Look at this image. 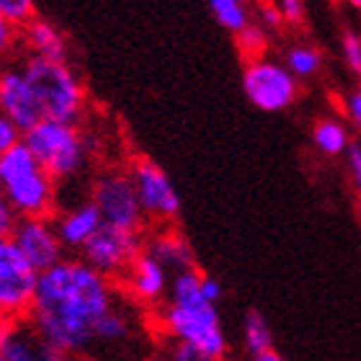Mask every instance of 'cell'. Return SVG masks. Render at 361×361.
Masks as SVG:
<instances>
[{"mask_svg":"<svg viewBox=\"0 0 361 361\" xmlns=\"http://www.w3.org/2000/svg\"><path fill=\"white\" fill-rule=\"evenodd\" d=\"M114 307L111 279L88 261L60 258L37 279L29 325L44 346V359H65L88 351L98 320Z\"/></svg>","mask_w":361,"mask_h":361,"instance_id":"cell-1","label":"cell"},{"mask_svg":"<svg viewBox=\"0 0 361 361\" xmlns=\"http://www.w3.org/2000/svg\"><path fill=\"white\" fill-rule=\"evenodd\" d=\"M163 328L173 341L194 346L202 361H219L227 356V336L219 323L217 302L204 297L202 274L196 269L178 271L171 279Z\"/></svg>","mask_w":361,"mask_h":361,"instance_id":"cell-2","label":"cell"},{"mask_svg":"<svg viewBox=\"0 0 361 361\" xmlns=\"http://www.w3.org/2000/svg\"><path fill=\"white\" fill-rule=\"evenodd\" d=\"M57 180L34 158L29 145L18 140L0 155V191L18 217H52Z\"/></svg>","mask_w":361,"mask_h":361,"instance_id":"cell-3","label":"cell"},{"mask_svg":"<svg viewBox=\"0 0 361 361\" xmlns=\"http://www.w3.org/2000/svg\"><path fill=\"white\" fill-rule=\"evenodd\" d=\"M21 140L54 180H68L80 173L93 150L90 140L78 129V121L42 119L26 129Z\"/></svg>","mask_w":361,"mask_h":361,"instance_id":"cell-4","label":"cell"},{"mask_svg":"<svg viewBox=\"0 0 361 361\" xmlns=\"http://www.w3.org/2000/svg\"><path fill=\"white\" fill-rule=\"evenodd\" d=\"M44 119L78 121L85 111V88L68 60L29 57L23 65Z\"/></svg>","mask_w":361,"mask_h":361,"instance_id":"cell-5","label":"cell"},{"mask_svg":"<svg viewBox=\"0 0 361 361\" xmlns=\"http://www.w3.org/2000/svg\"><path fill=\"white\" fill-rule=\"evenodd\" d=\"M39 271L26 261L11 235H0V315L29 317Z\"/></svg>","mask_w":361,"mask_h":361,"instance_id":"cell-6","label":"cell"},{"mask_svg":"<svg viewBox=\"0 0 361 361\" xmlns=\"http://www.w3.org/2000/svg\"><path fill=\"white\" fill-rule=\"evenodd\" d=\"M243 93L261 111H284L294 104L300 93L297 75L286 65H279L266 57L248 60L243 70Z\"/></svg>","mask_w":361,"mask_h":361,"instance_id":"cell-7","label":"cell"},{"mask_svg":"<svg viewBox=\"0 0 361 361\" xmlns=\"http://www.w3.org/2000/svg\"><path fill=\"white\" fill-rule=\"evenodd\" d=\"M145 250L142 235L140 230H129L119 225H104L98 227L93 238L85 243L80 253L83 261H88L96 271H101L109 279H124L129 266L135 264V258Z\"/></svg>","mask_w":361,"mask_h":361,"instance_id":"cell-8","label":"cell"},{"mask_svg":"<svg viewBox=\"0 0 361 361\" xmlns=\"http://www.w3.org/2000/svg\"><path fill=\"white\" fill-rule=\"evenodd\" d=\"M90 202L96 204L104 222H109V225L142 230L147 222L132 173H124V171H106L98 176L93 183Z\"/></svg>","mask_w":361,"mask_h":361,"instance_id":"cell-9","label":"cell"},{"mask_svg":"<svg viewBox=\"0 0 361 361\" xmlns=\"http://www.w3.org/2000/svg\"><path fill=\"white\" fill-rule=\"evenodd\" d=\"M132 180H135L137 196L142 204L145 217L152 222H173L180 212V199L176 194L173 180L158 163L147 158H140L129 168Z\"/></svg>","mask_w":361,"mask_h":361,"instance_id":"cell-10","label":"cell"},{"mask_svg":"<svg viewBox=\"0 0 361 361\" xmlns=\"http://www.w3.org/2000/svg\"><path fill=\"white\" fill-rule=\"evenodd\" d=\"M11 238L39 274L57 264L65 250L52 217H18Z\"/></svg>","mask_w":361,"mask_h":361,"instance_id":"cell-11","label":"cell"},{"mask_svg":"<svg viewBox=\"0 0 361 361\" xmlns=\"http://www.w3.org/2000/svg\"><path fill=\"white\" fill-rule=\"evenodd\" d=\"M0 111L13 121L16 127L26 132L37 121H42V109H39L37 98L26 73L21 70H3L0 73Z\"/></svg>","mask_w":361,"mask_h":361,"instance_id":"cell-12","label":"cell"},{"mask_svg":"<svg viewBox=\"0 0 361 361\" xmlns=\"http://www.w3.org/2000/svg\"><path fill=\"white\" fill-rule=\"evenodd\" d=\"M124 284H127L129 294L137 302L145 305H155L168 294L171 289V271L160 264L158 258L142 250L135 258V264L129 266V271L124 274Z\"/></svg>","mask_w":361,"mask_h":361,"instance_id":"cell-13","label":"cell"},{"mask_svg":"<svg viewBox=\"0 0 361 361\" xmlns=\"http://www.w3.org/2000/svg\"><path fill=\"white\" fill-rule=\"evenodd\" d=\"M21 44L29 49V57H44V60H68V42L54 23L44 18H29L18 29Z\"/></svg>","mask_w":361,"mask_h":361,"instance_id":"cell-14","label":"cell"},{"mask_svg":"<svg viewBox=\"0 0 361 361\" xmlns=\"http://www.w3.org/2000/svg\"><path fill=\"white\" fill-rule=\"evenodd\" d=\"M104 225V217H101V212L93 202H85V204H78L73 209H68L62 214L54 227H57V233H60V240L65 248H83L85 243L93 238L98 227Z\"/></svg>","mask_w":361,"mask_h":361,"instance_id":"cell-15","label":"cell"},{"mask_svg":"<svg viewBox=\"0 0 361 361\" xmlns=\"http://www.w3.org/2000/svg\"><path fill=\"white\" fill-rule=\"evenodd\" d=\"M147 253L158 258L160 264L166 266L168 271H186L194 269V250L188 245V240L183 235L173 233V230H166V233H155L145 245Z\"/></svg>","mask_w":361,"mask_h":361,"instance_id":"cell-16","label":"cell"},{"mask_svg":"<svg viewBox=\"0 0 361 361\" xmlns=\"http://www.w3.org/2000/svg\"><path fill=\"white\" fill-rule=\"evenodd\" d=\"M243 336H245V348L256 361H279L281 356L274 348V336H271V325L258 310H250L243 323Z\"/></svg>","mask_w":361,"mask_h":361,"instance_id":"cell-17","label":"cell"},{"mask_svg":"<svg viewBox=\"0 0 361 361\" xmlns=\"http://www.w3.org/2000/svg\"><path fill=\"white\" fill-rule=\"evenodd\" d=\"M44 359V346H42V338L37 336V331L29 325L26 328H18L13 323V331L8 333V341L3 346V354L0 361H37Z\"/></svg>","mask_w":361,"mask_h":361,"instance_id":"cell-18","label":"cell"},{"mask_svg":"<svg viewBox=\"0 0 361 361\" xmlns=\"http://www.w3.org/2000/svg\"><path fill=\"white\" fill-rule=\"evenodd\" d=\"M312 142H315V147L323 152V155H331V158H336V155H343V152H346V147L351 145V142H348L346 127H343L341 121H336V119L317 121L315 129H312Z\"/></svg>","mask_w":361,"mask_h":361,"instance_id":"cell-19","label":"cell"},{"mask_svg":"<svg viewBox=\"0 0 361 361\" xmlns=\"http://www.w3.org/2000/svg\"><path fill=\"white\" fill-rule=\"evenodd\" d=\"M209 11L214 16V21L230 34H238L250 23L248 0H209Z\"/></svg>","mask_w":361,"mask_h":361,"instance_id":"cell-20","label":"cell"},{"mask_svg":"<svg viewBox=\"0 0 361 361\" xmlns=\"http://www.w3.org/2000/svg\"><path fill=\"white\" fill-rule=\"evenodd\" d=\"M286 68L292 70L297 78H312L317 70L323 68V54L312 47H292L286 52Z\"/></svg>","mask_w":361,"mask_h":361,"instance_id":"cell-21","label":"cell"},{"mask_svg":"<svg viewBox=\"0 0 361 361\" xmlns=\"http://www.w3.org/2000/svg\"><path fill=\"white\" fill-rule=\"evenodd\" d=\"M129 336V317L124 312H119L116 307H111L96 328V341L98 343H119Z\"/></svg>","mask_w":361,"mask_h":361,"instance_id":"cell-22","label":"cell"},{"mask_svg":"<svg viewBox=\"0 0 361 361\" xmlns=\"http://www.w3.org/2000/svg\"><path fill=\"white\" fill-rule=\"evenodd\" d=\"M235 42H238V49H240V54L248 62V60H256V57H264L269 39H266V29L261 23H248L245 29H240L235 34Z\"/></svg>","mask_w":361,"mask_h":361,"instance_id":"cell-23","label":"cell"},{"mask_svg":"<svg viewBox=\"0 0 361 361\" xmlns=\"http://www.w3.org/2000/svg\"><path fill=\"white\" fill-rule=\"evenodd\" d=\"M0 13L16 26H21L37 16V0H0Z\"/></svg>","mask_w":361,"mask_h":361,"instance_id":"cell-24","label":"cell"},{"mask_svg":"<svg viewBox=\"0 0 361 361\" xmlns=\"http://www.w3.org/2000/svg\"><path fill=\"white\" fill-rule=\"evenodd\" d=\"M341 49H343V60L356 75H361V34L356 31H346L341 39Z\"/></svg>","mask_w":361,"mask_h":361,"instance_id":"cell-25","label":"cell"},{"mask_svg":"<svg viewBox=\"0 0 361 361\" xmlns=\"http://www.w3.org/2000/svg\"><path fill=\"white\" fill-rule=\"evenodd\" d=\"M258 18H261V26H264V29H279V26L286 21L279 3H269V0H264V3L258 6Z\"/></svg>","mask_w":361,"mask_h":361,"instance_id":"cell-26","label":"cell"},{"mask_svg":"<svg viewBox=\"0 0 361 361\" xmlns=\"http://www.w3.org/2000/svg\"><path fill=\"white\" fill-rule=\"evenodd\" d=\"M21 135H23L21 129L16 127L13 121H11L6 114L0 111V155H3L8 147H13V145L21 140Z\"/></svg>","mask_w":361,"mask_h":361,"instance_id":"cell-27","label":"cell"},{"mask_svg":"<svg viewBox=\"0 0 361 361\" xmlns=\"http://www.w3.org/2000/svg\"><path fill=\"white\" fill-rule=\"evenodd\" d=\"M18 29H21V26H16L13 21H8L6 16L0 13V54H6L13 49V44L18 42Z\"/></svg>","mask_w":361,"mask_h":361,"instance_id":"cell-28","label":"cell"},{"mask_svg":"<svg viewBox=\"0 0 361 361\" xmlns=\"http://www.w3.org/2000/svg\"><path fill=\"white\" fill-rule=\"evenodd\" d=\"M16 219H18V214H16L13 207L8 204V199L3 196V191H0V235H11Z\"/></svg>","mask_w":361,"mask_h":361,"instance_id":"cell-29","label":"cell"},{"mask_svg":"<svg viewBox=\"0 0 361 361\" xmlns=\"http://www.w3.org/2000/svg\"><path fill=\"white\" fill-rule=\"evenodd\" d=\"M276 3L289 23L302 21V13H305V3H302V0H276Z\"/></svg>","mask_w":361,"mask_h":361,"instance_id":"cell-30","label":"cell"},{"mask_svg":"<svg viewBox=\"0 0 361 361\" xmlns=\"http://www.w3.org/2000/svg\"><path fill=\"white\" fill-rule=\"evenodd\" d=\"M346 158H348V168H351V173H354V183L356 188L361 191V145L354 142L346 147Z\"/></svg>","mask_w":361,"mask_h":361,"instance_id":"cell-31","label":"cell"},{"mask_svg":"<svg viewBox=\"0 0 361 361\" xmlns=\"http://www.w3.org/2000/svg\"><path fill=\"white\" fill-rule=\"evenodd\" d=\"M346 114H348V119H351V124L361 132V88L354 90V93H348Z\"/></svg>","mask_w":361,"mask_h":361,"instance_id":"cell-32","label":"cell"},{"mask_svg":"<svg viewBox=\"0 0 361 361\" xmlns=\"http://www.w3.org/2000/svg\"><path fill=\"white\" fill-rule=\"evenodd\" d=\"M202 292H204V297H207V300H212V302L222 300V284H219L217 279L204 276V274H202Z\"/></svg>","mask_w":361,"mask_h":361,"instance_id":"cell-33","label":"cell"},{"mask_svg":"<svg viewBox=\"0 0 361 361\" xmlns=\"http://www.w3.org/2000/svg\"><path fill=\"white\" fill-rule=\"evenodd\" d=\"M13 323L16 320L0 315V354H3V346H6V341H8V333L13 331Z\"/></svg>","mask_w":361,"mask_h":361,"instance_id":"cell-34","label":"cell"},{"mask_svg":"<svg viewBox=\"0 0 361 361\" xmlns=\"http://www.w3.org/2000/svg\"><path fill=\"white\" fill-rule=\"evenodd\" d=\"M348 6L356 8V11H361V0H348Z\"/></svg>","mask_w":361,"mask_h":361,"instance_id":"cell-35","label":"cell"}]
</instances>
